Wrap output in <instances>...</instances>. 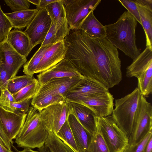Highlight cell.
<instances>
[{
    "label": "cell",
    "mask_w": 152,
    "mask_h": 152,
    "mask_svg": "<svg viewBox=\"0 0 152 152\" xmlns=\"http://www.w3.org/2000/svg\"><path fill=\"white\" fill-rule=\"evenodd\" d=\"M56 135L74 152H79L67 119Z\"/></svg>",
    "instance_id": "obj_28"
},
{
    "label": "cell",
    "mask_w": 152,
    "mask_h": 152,
    "mask_svg": "<svg viewBox=\"0 0 152 152\" xmlns=\"http://www.w3.org/2000/svg\"><path fill=\"white\" fill-rule=\"evenodd\" d=\"M58 0H40L39 6L37 8H45L48 5L54 2L57 1Z\"/></svg>",
    "instance_id": "obj_40"
},
{
    "label": "cell",
    "mask_w": 152,
    "mask_h": 152,
    "mask_svg": "<svg viewBox=\"0 0 152 152\" xmlns=\"http://www.w3.org/2000/svg\"><path fill=\"white\" fill-rule=\"evenodd\" d=\"M83 76L65 77L51 79L44 84L40 85L36 94L48 93L60 94L66 98L69 90Z\"/></svg>",
    "instance_id": "obj_18"
},
{
    "label": "cell",
    "mask_w": 152,
    "mask_h": 152,
    "mask_svg": "<svg viewBox=\"0 0 152 152\" xmlns=\"http://www.w3.org/2000/svg\"><path fill=\"white\" fill-rule=\"evenodd\" d=\"M67 120L79 152H88L93 135L86 130L72 114L69 113Z\"/></svg>",
    "instance_id": "obj_20"
},
{
    "label": "cell",
    "mask_w": 152,
    "mask_h": 152,
    "mask_svg": "<svg viewBox=\"0 0 152 152\" xmlns=\"http://www.w3.org/2000/svg\"><path fill=\"white\" fill-rule=\"evenodd\" d=\"M71 62L65 58L48 70L37 75L40 85L53 79L82 76Z\"/></svg>",
    "instance_id": "obj_14"
},
{
    "label": "cell",
    "mask_w": 152,
    "mask_h": 152,
    "mask_svg": "<svg viewBox=\"0 0 152 152\" xmlns=\"http://www.w3.org/2000/svg\"><path fill=\"white\" fill-rule=\"evenodd\" d=\"M69 113L66 101L50 105L39 112L40 118L49 130L56 134L67 119Z\"/></svg>",
    "instance_id": "obj_9"
},
{
    "label": "cell",
    "mask_w": 152,
    "mask_h": 152,
    "mask_svg": "<svg viewBox=\"0 0 152 152\" xmlns=\"http://www.w3.org/2000/svg\"><path fill=\"white\" fill-rule=\"evenodd\" d=\"M0 144L2 145L5 148H7L6 146L4 143V142L1 139V138L0 137Z\"/></svg>",
    "instance_id": "obj_46"
},
{
    "label": "cell",
    "mask_w": 152,
    "mask_h": 152,
    "mask_svg": "<svg viewBox=\"0 0 152 152\" xmlns=\"http://www.w3.org/2000/svg\"><path fill=\"white\" fill-rule=\"evenodd\" d=\"M4 1L14 12L28 9L30 7V3L28 0H5Z\"/></svg>",
    "instance_id": "obj_36"
},
{
    "label": "cell",
    "mask_w": 152,
    "mask_h": 152,
    "mask_svg": "<svg viewBox=\"0 0 152 152\" xmlns=\"http://www.w3.org/2000/svg\"><path fill=\"white\" fill-rule=\"evenodd\" d=\"M88 152H110L101 133L97 129L95 133L92 136Z\"/></svg>",
    "instance_id": "obj_31"
},
{
    "label": "cell",
    "mask_w": 152,
    "mask_h": 152,
    "mask_svg": "<svg viewBox=\"0 0 152 152\" xmlns=\"http://www.w3.org/2000/svg\"><path fill=\"white\" fill-rule=\"evenodd\" d=\"M15 102L12 94L7 89H2L0 93V105L7 110L11 102Z\"/></svg>",
    "instance_id": "obj_37"
},
{
    "label": "cell",
    "mask_w": 152,
    "mask_h": 152,
    "mask_svg": "<svg viewBox=\"0 0 152 152\" xmlns=\"http://www.w3.org/2000/svg\"><path fill=\"white\" fill-rule=\"evenodd\" d=\"M7 40L17 52L26 58L33 48L29 38L21 30L15 29L11 31Z\"/></svg>",
    "instance_id": "obj_21"
},
{
    "label": "cell",
    "mask_w": 152,
    "mask_h": 152,
    "mask_svg": "<svg viewBox=\"0 0 152 152\" xmlns=\"http://www.w3.org/2000/svg\"><path fill=\"white\" fill-rule=\"evenodd\" d=\"M0 137L5 144L7 149L12 151V148L10 141L7 136L3 128V126L0 119Z\"/></svg>",
    "instance_id": "obj_39"
},
{
    "label": "cell",
    "mask_w": 152,
    "mask_h": 152,
    "mask_svg": "<svg viewBox=\"0 0 152 152\" xmlns=\"http://www.w3.org/2000/svg\"><path fill=\"white\" fill-rule=\"evenodd\" d=\"M50 130L41 121L39 111L30 107L24 124L17 136L15 142L23 148H39L48 138Z\"/></svg>",
    "instance_id": "obj_3"
},
{
    "label": "cell",
    "mask_w": 152,
    "mask_h": 152,
    "mask_svg": "<svg viewBox=\"0 0 152 152\" xmlns=\"http://www.w3.org/2000/svg\"><path fill=\"white\" fill-rule=\"evenodd\" d=\"M10 76L6 70L0 65V92L2 89H7Z\"/></svg>",
    "instance_id": "obj_38"
},
{
    "label": "cell",
    "mask_w": 152,
    "mask_h": 152,
    "mask_svg": "<svg viewBox=\"0 0 152 152\" xmlns=\"http://www.w3.org/2000/svg\"><path fill=\"white\" fill-rule=\"evenodd\" d=\"M45 145L49 148L51 152H74L50 131Z\"/></svg>",
    "instance_id": "obj_29"
},
{
    "label": "cell",
    "mask_w": 152,
    "mask_h": 152,
    "mask_svg": "<svg viewBox=\"0 0 152 152\" xmlns=\"http://www.w3.org/2000/svg\"><path fill=\"white\" fill-rule=\"evenodd\" d=\"M37 80L33 76L27 75L15 76L9 80L7 89L12 94Z\"/></svg>",
    "instance_id": "obj_25"
},
{
    "label": "cell",
    "mask_w": 152,
    "mask_h": 152,
    "mask_svg": "<svg viewBox=\"0 0 152 152\" xmlns=\"http://www.w3.org/2000/svg\"><path fill=\"white\" fill-rule=\"evenodd\" d=\"M145 34L146 47L152 49V0H135Z\"/></svg>",
    "instance_id": "obj_19"
},
{
    "label": "cell",
    "mask_w": 152,
    "mask_h": 152,
    "mask_svg": "<svg viewBox=\"0 0 152 152\" xmlns=\"http://www.w3.org/2000/svg\"><path fill=\"white\" fill-rule=\"evenodd\" d=\"M152 129V106L145 97L141 96L140 108L135 125L128 137L129 145L140 142Z\"/></svg>",
    "instance_id": "obj_8"
},
{
    "label": "cell",
    "mask_w": 152,
    "mask_h": 152,
    "mask_svg": "<svg viewBox=\"0 0 152 152\" xmlns=\"http://www.w3.org/2000/svg\"><path fill=\"white\" fill-rule=\"evenodd\" d=\"M152 137V129L140 142L134 145H128L123 152H144L145 148L150 139Z\"/></svg>",
    "instance_id": "obj_34"
},
{
    "label": "cell",
    "mask_w": 152,
    "mask_h": 152,
    "mask_svg": "<svg viewBox=\"0 0 152 152\" xmlns=\"http://www.w3.org/2000/svg\"><path fill=\"white\" fill-rule=\"evenodd\" d=\"M137 21L127 11L114 23L104 26L105 38L117 49L133 60L140 54L136 44Z\"/></svg>",
    "instance_id": "obj_2"
},
{
    "label": "cell",
    "mask_w": 152,
    "mask_h": 152,
    "mask_svg": "<svg viewBox=\"0 0 152 152\" xmlns=\"http://www.w3.org/2000/svg\"><path fill=\"white\" fill-rule=\"evenodd\" d=\"M64 41L65 58L82 75L95 79L109 89L121 81L118 49L105 37L92 38L78 29L69 34Z\"/></svg>",
    "instance_id": "obj_1"
},
{
    "label": "cell",
    "mask_w": 152,
    "mask_h": 152,
    "mask_svg": "<svg viewBox=\"0 0 152 152\" xmlns=\"http://www.w3.org/2000/svg\"><path fill=\"white\" fill-rule=\"evenodd\" d=\"M27 113L22 114L7 111L0 105V119L4 130L11 143L22 128Z\"/></svg>",
    "instance_id": "obj_15"
},
{
    "label": "cell",
    "mask_w": 152,
    "mask_h": 152,
    "mask_svg": "<svg viewBox=\"0 0 152 152\" xmlns=\"http://www.w3.org/2000/svg\"><path fill=\"white\" fill-rule=\"evenodd\" d=\"M89 36L94 38L105 37L103 26L95 16L93 11L90 12L81 23L79 28Z\"/></svg>",
    "instance_id": "obj_23"
},
{
    "label": "cell",
    "mask_w": 152,
    "mask_h": 152,
    "mask_svg": "<svg viewBox=\"0 0 152 152\" xmlns=\"http://www.w3.org/2000/svg\"></svg>",
    "instance_id": "obj_47"
},
{
    "label": "cell",
    "mask_w": 152,
    "mask_h": 152,
    "mask_svg": "<svg viewBox=\"0 0 152 152\" xmlns=\"http://www.w3.org/2000/svg\"><path fill=\"white\" fill-rule=\"evenodd\" d=\"M15 152H40L39 151H36L33 150L31 149L28 148H24V149L21 151H18Z\"/></svg>",
    "instance_id": "obj_43"
},
{
    "label": "cell",
    "mask_w": 152,
    "mask_h": 152,
    "mask_svg": "<svg viewBox=\"0 0 152 152\" xmlns=\"http://www.w3.org/2000/svg\"><path fill=\"white\" fill-rule=\"evenodd\" d=\"M141 95L137 87L130 93L115 100L112 116L117 125L128 138L137 122Z\"/></svg>",
    "instance_id": "obj_4"
},
{
    "label": "cell",
    "mask_w": 152,
    "mask_h": 152,
    "mask_svg": "<svg viewBox=\"0 0 152 152\" xmlns=\"http://www.w3.org/2000/svg\"><path fill=\"white\" fill-rule=\"evenodd\" d=\"M144 152H152V137L148 142L145 148Z\"/></svg>",
    "instance_id": "obj_41"
},
{
    "label": "cell",
    "mask_w": 152,
    "mask_h": 152,
    "mask_svg": "<svg viewBox=\"0 0 152 152\" xmlns=\"http://www.w3.org/2000/svg\"><path fill=\"white\" fill-rule=\"evenodd\" d=\"M31 99H29L18 102H11L7 110L22 114L27 113L29 109Z\"/></svg>",
    "instance_id": "obj_33"
},
{
    "label": "cell",
    "mask_w": 152,
    "mask_h": 152,
    "mask_svg": "<svg viewBox=\"0 0 152 152\" xmlns=\"http://www.w3.org/2000/svg\"><path fill=\"white\" fill-rule=\"evenodd\" d=\"M97 129L110 152H123L128 145V137L117 125L112 115L97 117Z\"/></svg>",
    "instance_id": "obj_6"
},
{
    "label": "cell",
    "mask_w": 152,
    "mask_h": 152,
    "mask_svg": "<svg viewBox=\"0 0 152 152\" xmlns=\"http://www.w3.org/2000/svg\"><path fill=\"white\" fill-rule=\"evenodd\" d=\"M40 86L38 80L22 88L18 92L12 94L15 102H21L32 99L37 92Z\"/></svg>",
    "instance_id": "obj_30"
},
{
    "label": "cell",
    "mask_w": 152,
    "mask_h": 152,
    "mask_svg": "<svg viewBox=\"0 0 152 152\" xmlns=\"http://www.w3.org/2000/svg\"><path fill=\"white\" fill-rule=\"evenodd\" d=\"M53 24L67 20L64 5L62 0H58L45 8Z\"/></svg>",
    "instance_id": "obj_26"
},
{
    "label": "cell",
    "mask_w": 152,
    "mask_h": 152,
    "mask_svg": "<svg viewBox=\"0 0 152 152\" xmlns=\"http://www.w3.org/2000/svg\"><path fill=\"white\" fill-rule=\"evenodd\" d=\"M69 113L73 114L83 126L92 135L97 130V117L86 106L77 102L66 100Z\"/></svg>",
    "instance_id": "obj_16"
},
{
    "label": "cell",
    "mask_w": 152,
    "mask_h": 152,
    "mask_svg": "<svg viewBox=\"0 0 152 152\" xmlns=\"http://www.w3.org/2000/svg\"><path fill=\"white\" fill-rule=\"evenodd\" d=\"M12 28V24L1 10L0 5V43L7 39Z\"/></svg>",
    "instance_id": "obj_32"
},
{
    "label": "cell",
    "mask_w": 152,
    "mask_h": 152,
    "mask_svg": "<svg viewBox=\"0 0 152 152\" xmlns=\"http://www.w3.org/2000/svg\"><path fill=\"white\" fill-rule=\"evenodd\" d=\"M50 45L40 47L31 58L24 65L23 72L24 74L33 76L45 51Z\"/></svg>",
    "instance_id": "obj_27"
},
{
    "label": "cell",
    "mask_w": 152,
    "mask_h": 152,
    "mask_svg": "<svg viewBox=\"0 0 152 152\" xmlns=\"http://www.w3.org/2000/svg\"><path fill=\"white\" fill-rule=\"evenodd\" d=\"M38 150L40 152H51L49 148L45 145L41 148H38Z\"/></svg>",
    "instance_id": "obj_42"
},
{
    "label": "cell",
    "mask_w": 152,
    "mask_h": 152,
    "mask_svg": "<svg viewBox=\"0 0 152 152\" xmlns=\"http://www.w3.org/2000/svg\"><path fill=\"white\" fill-rule=\"evenodd\" d=\"M65 101V98L61 95L44 93L36 94L31 103L32 106L40 112L50 105Z\"/></svg>",
    "instance_id": "obj_24"
},
{
    "label": "cell",
    "mask_w": 152,
    "mask_h": 152,
    "mask_svg": "<svg viewBox=\"0 0 152 152\" xmlns=\"http://www.w3.org/2000/svg\"><path fill=\"white\" fill-rule=\"evenodd\" d=\"M69 29L78 30L85 18L94 11L101 0H62Z\"/></svg>",
    "instance_id": "obj_7"
},
{
    "label": "cell",
    "mask_w": 152,
    "mask_h": 152,
    "mask_svg": "<svg viewBox=\"0 0 152 152\" xmlns=\"http://www.w3.org/2000/svg\"><path fill=\"white\" fill-rule=\"evenodd\" d=\"M66 49L64 39L50 45L45 51L36 73L45 71L65 58Z\"/></svg>",
    "instance_id": "obj_17"
},
{
    "label": "cell",
    "mask_w": 152,
    "mask_h": 152,
    "mask_svg": "<svg viewBox=\"0 0 152 152\" xmlns=\"http://www.w3.org/2000/svg\"><path fill=\"white\" fill-rule=\"evenodd\" d=\"M126 76L136 77L141 95L147 97L152 93V49H145L126 68Z\"/></svg>",
    "instance_id": "obj_5"
},
{
    "label": "cell",
    "mask_w": 152,
    "mask_h": 152,
    "mask_svg": "<svg viewBox=\"0 0 152 152\" xmlns=\"http://www.w3.org/2000/svg\"><path fill=\"white\" fill-rule=\"evenodd\" d=\"M28 1L29 3L36 5L37 7L39 5L40 1V0H28Z\"/></svg>",
    "instance_id": "obj_44"
},
{
    "label": "cell",
    "mask_w": 152,
    "mask_h": 152,
    "mask_svg": "<svg viewBox=\"0 0 152 152\" xmlns=\"http://www.w3.org/2000/svg\"><path fill=\"white\" fill-rule=\"evenodd\" d=\"M39 9H28L4 13L10 22L13 28L21 30L29 25Z\"/></svg>",
    "instance_id": "obj_22"
},
{
    "label": "cell",
    "mask_w": 152,
    "mask_h": 152,
    "mask_svg": "<svg viewBox=\"0 0 152 152\" xmlns=\"http://www.w3.org/2000/svg\"><path fill=\"white\" fill-rule=\"evenodd\" d=\"M0 152H14L5 148L0 144Z\"/></svg>",
    "instance_id": "obj_45"
},
{
    "label": "cell",
    "mask_w": 152,
    "mask_h": 152,
    "mask_svg": "<svg viewBox=\"0 0 152 152\" xmlns=\"http://www.w3.org/2000/svg\"><path fill=\"white\" fill-rule=\"evenodd\" d=\"M118 1L141 25L139 12L135 0H118Z\"/></svg>",
    "instance_id": "obj_35"
},
{
    "label": "cell",
    "mask_w": 152,
    "mask_h": 152,
    "mask_svg": "<svg viewBox=\"0 0 152 152\" xmlns=\"http://www.w3.org/2000/svg\"><path fill=\"white\" fill-rule=\"evenodd\" d=\"M39 9L32 20L23 31L29 38L33 48L42 43L52 23L45 8Z\"/></svg>",
    "instance_id": "obj_10"
},
{
    "label": "cell",
    "mask_w": 152,
    "mask_h": 152,
    "mask_svg": "<svg viewBox=\"0 0 152 152\" xmlns=\"http://www.w3.org/2000/svg\"><path fill=\"white\" fill-rule=\"evenodd\" d=\"M114 99L113 95L109 92L102 94L80 96L71 101L86 106L97 117H105L112 114Z\"/></svg>",
    "instance_id": "obj_11"
},
{
    "label": "cell",
    "mask_w": 152,
    "mask_h": 152,
    "mask_svg": "<svg viewBox=\"0 0 152 152\" xmlns=\"http://www.w3.org/2000/svg\"><path fill=\"white\" fill-rule=\"evenodd\" d=\"M27 61L26 58L17 52L7 39L0 43V65L8 73L10 79L16 76Z\"/></svg>",
    "instance_id": "obj_12"
},
{
    "label": "cell",
    "mask_w": 152,
    "mask_h": 152,
    "mask_svg": "<svg viewBox=\"0 0 152 152\" xmlns=\"http://www.w3.org/2000/svg\"><path fill=\"white\" fill-rule=\"evenodd\" d=\"M109 92V88L95 79L83 76L68 91L66 100L73 101L82 96L102 94Z\"/></svg>",
    "instance_id": "obj_13"
}]
</instances>
